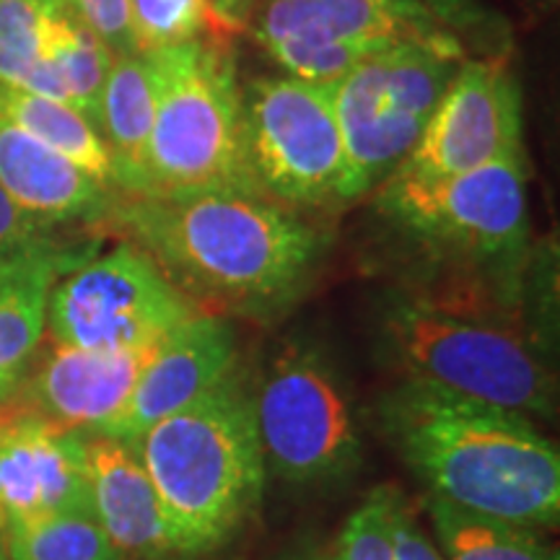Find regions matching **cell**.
Masks as SVG:
<instances>
[{
  "label": "cell",
  "mask_w": 560,
  "mask_h": 560,
  "mask_svg": "<svg viewBox=\"0 0 560 560\" xmlns=\"http://www.w3.org/2000/svg\"><path fill=\"white\" fill-rule=\"evenodd\" d=\"M112 219L195 304L255 319L296 304L330 249L293 208L240 190L120 195Z\"/></svg>",
  "instance_id": "cell-1"
},
{
  "label": "cell",
  "mask_w": 560,
  "mask_h": 560,
  "mask_svg": "<svg viewBox=\"0 0 560 560\" xmlns=\"http://www.w3.org/2000/svg\"><path fill=\"white\" fill-rule=\"evenodd\" d=\"M374 418L433 499L522 527H558V450L524 412L405 376Z\"/></svg>",
  "instance_id": "cell-2"
},
{
  "label": "cell",
  "mask_w": 560,
  "mask_h": 560,
  "mask_svg": "<svg viewBox=\"0 0 560 560\" xmlns=\"http://www.w3.org/2000/svg\"><path fill=\"white\" fill-rule=\"evenodd\" d=\"M132 450L156 488L174 558L223 550L260 509L265 457L240 366L153 423Z\"/></svg>",
  "instance_id": "cell-3"
},
{
  "label": "cell",
  "mask_w": 560,
  "mask_h": 560,
  "mask_svg": "<svg viewBox=\"0 0 560 560\" xmlns=\"http://www.w3.org/2000/svg\"><path fill=\"white\" fill-rule=\"evenodd\" d=\"M376 213L465 283L459 299L444 306L490 317L480 310L488 304L506 317V306L522 304L532 257L527 153L454 177L392 174L376 192Z\"/></svg>",
  "instance_id": "cell-4"
},
{
  "label": "cell",
  "mask_w": 560,
  "mask_h": 560,
  "mask_svg": "<svg viewBox=\"0 0 560 560\" xmlns=\"http://www.w3.org/2000/svg\"><path fill=\"white\" fill-rule=\"evenodd\" d=\"M380 338L387 359L412 380L524 416L556 412V384L537 342L520 325L405 291L384 301Z\"/></svg>",
  "instance_id": "cell-5"
},
{
  "label": "cell",
  "mask_w": 560,
  "mask_h": 560,
  "mask_svg": "<svg viewBox=\"0 0 560 560\" xmlns=\"http://www.w3.org/2000/svg\"><path fill=\"white\" fill-rule=\"evenodd\" d=\"M156 83L143 195L252 192L242 164L240 81L229 45L210 39L143 52ZM262 198V195H260Z\"/></svg>",
  "instance_id": "cell-6"
},
{
  "label": "cell",
  "mask_w": 560,
  "mask_h": 560,
  "mask_svg": "<svg viewBox=\"0 0 560 560\" xmlns=\"http://www.w3.org/2000/svg\"><path fill=\"white\" fill-rule=\"evenodd\" d=\"M265 467L293 488H327L361 467V433L342 374L325 350L291 340L252 389Z\"/></svg>",
  "instance_id": "cell-7"
},
{
  "label": "cell",
  "mask_w": 560,
  "mask_h": 560,
  "mask_svg": "<svg viewBox=\"0 0 560 560\" xmlns=\"http://www.w3.org/2000/svg\"><path fill=\"white\" fill-rule=\"evenodd\" d=\"M249 34L285 75L314 86H335L369 55L395 45L470 58L420 0H260Z\"/></svg>",
  "instance_id": "cell-8"
},
{
  "label": "cell",
  "mask_w": 560,
  "mask_h": 560,
  "mask_svg": "<svg viewBox=\"0 0 560 560\" xmlns=\"http://www.w3.org/2000/svg\"><path fill=\"white\" fill-rule=\"evenodd\" d=\"M242 164L252 190L285 208H342L346 149L330 86L257 75L240 86Z\"/></svg>",
  "instance_id": "cell-9"
},
{
  "label": "cell",
  "mask_w": 560,
  "mask_h": 560,
  "mask_svg": "<svg viewBox=\"0 0 560 560\" xmlns=\"http://www.w3.org/2000/svg\"><path fill=\"white\" fill-rule=\"evenodd\" d=\"M462 62L418 45H395L369 55L330 86L346 149V202L400 170Z\"/></svg>",
  "instance_id": "cell-10"
},
{
  "label": "cell",
  "mask_w": 560,
  "mask_h": 560,
  "mask_svg": "<svg viewBox=\"0 0 560 560\" xmlns=\"http://www.w3.org/2000/svg\"><path fill=\"white\" fill-rule=\"evenodd\" d=\"M198 314L149 252L122 242L55 283L47 330L62 346L125 353L156 346Z\"/></svg>",
  "instance_id": "cell-11"
},
{
  "label": "cell",
  "mask_w": 560,
  "mask_h": 560,
  "mask_svg": "<svg viewBox=\"0 0 560 560\" xmlns=\"http://www.w3.org/2000/svg\"><path fill=\"white\" fill-rule=\"evenodd\" d=\"M522 86L509 58H467L423 136L395 174L454 177L506 156H524Z\"/></svg>",
  "instance_id": "cell-12"
},
{
  "label": "cell",
  "mask_w": 560,
  "mask_h": 560,
  "mask_svg": "<svg viewBox=\"0 0 560 560\" xmlns=\"http://www.w3.org/2000/svg\"><path fill=\"white\" fill-rule=\"evenodd\" d=\"M86 506V436L62 429L16 395L0 402L3 529Z\"/></svg>",
  "instance_id": "cell-13"
},
{
  "label": "cell",
  "mask_w": 560,
  "mask_h": 560,
  "mask_svg": "<svg viewBox=\"0 0 560 560\" xmlns=\"http://www.w3.org/2000/svg\"><path fill=\"white\" fill-rule=\"evenodd\" d=\"M236 366L240 342L234 322L200 312L159 342L122 412L102 436L132 446L153 423L187 408Z\"/></svg>",
  "instance_id": "cell-14"
},
{
  "label": "cell",
  "mask_w": 560,
  "mask_h": 560,
  "mask_svg": "<svg viewBox=\"0 0 560 560\" xmlns=\"http://www.w3.org/2000/svg\"><path fill=\"white\" fill-rule=\"evenodd\" d=\"M156 346L102 353L50 340L34 353L13 395L62 429L102 436L122 412Z\"/></svg>",
  "instance_id": "cell-15"
},
{
  "label": "cell",
  "mask_w": 560,
  "mask_h": 560,
  "mask_svg": "<svg viewBox=\"0 0 560 560\" xmlns=\"http://www.w3.org/2000/svg\"><path fill=\"white\" fill-rule=\"evenodd\" d=\"M86 486L96 522L125 560L174 558L156 488L132 446L86 436Z\"/></svg>",
  "instance_id": "cell-16"
},
{
  "label": "cell",
  "mask_w": 560,
  "mask_h": 560,
  "mask_svg": "<svg viewBox=\"0 0 560 560\" xmlns=\"http://www.w3.org/2000/svg\"><path fill=\"white\" fill-rule=\"evenodd\" d=\"M0 185L47 223L112 219L120 195L0 115Z\"/></svg>",
  "instance_id": "cell-17"
},
{
  "label": "cell",
  "mask_w": 560,
  "mask_h": 560,
  "mask_svg": "<svg viewBox=\"0 0 560 560\" xmlns=\"http://www.w3.org/2000/svg\"><path fill=\"white\" fill-rule=\"evenodd\" d=\"M83 260L68 247L0 257V402L13 397L45 342L55 283Z\"/></svg>",
  "instance_id": "cell-18"
},
{
  "label": "cell",
  "mask_w": 560,
  "mask_h": 560,
  "mask_svg": "<svg viewBox=\"0 0 560 560\" xmlns=\"http://www.w3.org/2000/svg\"><path fill=\"white\" fill-rule=\"evenodd\" d=\"M153 115L156 83L149 58L143 52L115 55L104 79L96 130L115 164L117 192L128 198L143 192Z\"/></svg>",
  "instance_id": "cell-19"
},
{
  "label": "cell",
  "mask_w": 560,
  "mask_h": 560,
  "mask_svg": "<svg viewBox=\"0 0 560 560\" xmlns=\"http://www.w3.org/2000/svg\"><path fill=\"white\" fill-rule=\"evenodd\" d=\"M0 115L30 132L32 138H37L39 143L50 145L60 156L73 161L96 182H102L107 190L117 192L115 164H112L107 145H104L100 130L75 107L34 94V91L0 83Z\"/></svg>",
  "instance_id": "cell-20"
},
{
  "label": "cell",
  "mask_w": 560,
  "mask_h": 560,
  "mask_svg": "<svg viewBox=\"0 0 560 560\" xmlns=\"http://www.w3.org/2000/svg\"><path fill=\"white\" fill-rule=\"evenodd\" d=\"M115 52L107 42L75 13L66 0H58L45 26L42 60L58 75L62 96L96 128L104 79Z\"/></svg>",
  "instance_id": "cell-21"
},
{
  "label": "cell",
  "mask_w": 560,
  "mask_h": 560,
  "mask_svg": "<svg viewBox=\"0 0 560 560\" xmlns=\"http://www.w3.org/2000/svg\"><path fill=\"white\" fill-rule=\"evenodd\" d=\"M425 506L444 560H548L550 548L532 527L454 506L433 495Z\"/></svg>",
  "instance_id": "cell-22"
},
{
  "label": "cell",
  "mask_w": 560,
  "mask_h": 560,
  "mask_svg": "<svg viewBox=\"0 0 560 560\" xmlns=\"http://www.w3.org/2000/svg\"><path fill=\"white\" fill-rule=\"evenodd\" d=\"M55 5L58 0H0V83L66 102L58 75L42 60V39Z\"/></svg>",
  "instance_id": "cell-23"
},
{
  "label": "cell",
  "mask_w": 560,
  "mask_h": 560,
  "mask_svg": "<svg viewBox=\"0 0 560 560\" xmlns=\"http://www.w3.org/2000/svg\"><path fill=\"white\" fill-rule=\"evenodd\" d=\"M3 548L9 560H125L91 506L5 527Z\"/></svg>",
  "instance_id": "cell-24"
},
{
  "label": "cell",
  "mask_w": 560,
  "mask_h": 560,
  "mask_svg": "<svg viewBox=\"0 0 560 560\" xmlns=\"http://www.w3.org/2000/svg\"><path fill=\"white\" fill-rule=\"evenodd\" d=\"M130 34L138 52L208 39V0H128Z\"/></svg>",
  "instance_id": "cell-25"
},
{
  "label": "cell",
  "mask_w": 560,
  "mask_h": 560,
  "mask_svg": "<svg viewBox=\"0 0 560 560\" xmlns=\"http://www.w3.org/2000/svg\"><path fill=\"white\" fill-rule=\"evenodd\" d=\"M475 58H509L511 26L482 0H420Z\"/></svg>",
  "instance_id": "cell-26"
},
{
  "label": "cell",
  "mask_w": 560,
  "mask_h": 560,
  "mask_svg": "<svg viewBox=\"0 0 560 560\" xmlns=\"http://www.w3.org/2000/svg\"><path fill=\"white\" fill-rule=\"evenodd\" d=\"M395 486H380L366 495L340 532L335 560H395L392 556V516L400 501Z\"/></svg>",
  "instance_id": "cell-27"
},
{
  "label": "cell",
  "mask_w": 560,
  "mask_h": 560,
  "mask_svg": "<svg viewBox=\"0 0 560 560\" xmlns=\"http://www.w3.org/2000/svg\"><path fill=\"white\" fill-rule=\"evenodd\" d=\"M39 249H60L52 223L26 213L0 185V257Z\"/></svg>",
  "instance_id": "cell-28"
},
{
  "label": "cell",
  "mask_w": 560,
  "mask_h": 560,
  "mask_svg": "<svg viewBox=\"0 0 560 560\" xmlns=\"http://www.w3.org/2000/svg\"><path fill=\"white\" fill-rule=\"evenodd\" d=\"M66 3L107 42L112 52H138L130 34L128 0H66Z\"/></svg>",
  "instance_id": "cell-29"
},
{
  "label": "cell",
  "mask_w": 560,
  "mask_h": 560,
  "mask_svg": "<svg viewBox=\"0 0 560 560\" xmlns=\"http://www.w3.org/2000/svg\"><path fill=\"white\" fill-rule=\"evenodd\" d=\"M392 556L395 560H444L436 545L425 537L405 495H400L395 516H392Z\"/></svg>",
  "instance_id": "cell-30"
},
{
  "label": "cell",
  "mask_w": 560,
  "mask_h": 560,
  "mask_svg": "<svg viewBox=\"0 0 560 560\" xmlns=\"http://www.w3.org/2000/svg\"><path fill=\"white\" fill-rule=\"evenodd\" d=\"M289 560H335V558L325 556V552H301V556H293Z\"/></svg>",
  "instance_id": "cell-31"
},
{
  "label": "cell",
  "mask_w": 560,
  "mask_h": 560,
  "mask_svg": "<svg viewBox=\"0 0 560 560\" xmlns=\"http://www.w3.org/2000/svg\"><path fill=\"white\" fill-rule=\"evenodd\" d=\"M548 560H560V556H558V548H550V552H548Z\"/></svg>",
  "instance_id": "cell-32"
},
{
  "label": "cell",
  "mask_w": 560,
  "mask_h": 560,
  "mask_svg": "<svg viewBox=\"0 0 560 560\" xmlns=\"http://www.w3.org/2000/svg\"><path fill=\"white\" fill-rule=\"evenodd\" d=\"M0 560H9V556H5V548H3V537H0Z\"/></svg>",
  "instance_id": "cell-33"
},
{
  "label": "cell",
  "mask_w": 560,
  "mask_h": 560,
  "mask_svg": "<svg viewBox=\"0 0 560 560\" xmlns=\"http://www.w3.org/2000/svg\"><path fill=\"white\" fill-rule=\"evenodd\" d=\"M0 537H3V524H0Z\"/></svg>",
  "instance_id": "cell-34"
}]
</instances>
